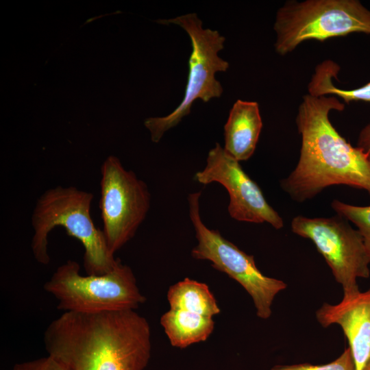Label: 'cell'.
<instances>
[{"label": "cell", "instance_id": "1", "mask_svg": "<svg viewBox=\"0 0 370 370\" xmlns=\"http://www.w3.org/2000/svg\"><path fill=\"white\" fill-rule=\"evenodd\" d=\"M43 341L68 370H144L151 358L150 326L135 310L64 312Z\"/></svg>", "mask_w": 370, "mask_h": 370}, {"label": "cell", "instance_id": "12", "mask_svg": "<svg viewBox=\"0 0 370 370\" xmlns=\"http://www.w3.org/2000/svg\"><path fill=\"white\" fill-rule=\"evenodd\" d=\"M262 127L257 102L237 100L224 126V149L238 161L253 155Z\"/></svg>", "mask_w": 370, "mask_h": 370}, {"label": "cell", "instance_id": "4", "mask_svg": "<svg viewBox=\"0 0 370 370\" xmlns=\"http://www.w3.org/2000/svg\"><path fill=\"white\" fill-rule=\"evenodd\" d=\"M80 267L69 260L59 266L44 284L64 312H99L135 310L146 301L131 268L121 263L102 275H83Z\"/></svg>", "mask_w": 370, "mask_h": 370}, {"label": "cell", "instance_id": "2", "mask_svg": "<svg viewBox=\"0 0 370 370\" xmlns=\"http://www.w3.org/2000/svg\"><path fill=\"white\" fill-rule=\"evenodd\" d=\"M345 108L334 96L303 97L296 123L301 136L299 159L295 169L280 181L282 190L302 203L332 185L365 190L370 196V162L332 125L330 110Z\"/></svg>", "mask_w": 370, "mask_h": 370}, {"label": "cell", "instance_id": "11", "mask_svg": "<svg viewBox=\"0 0 370 370\" xmlns=\"http://www.w3.org/2000/svg\"><path fill=\"white\" fill-rule=\"evenodd\" d=\"M315 316L323 328L334 324L341 328L347 339L356 370H362L370 357V286L363 292L343 295L338 304L323 303Z\"/></svg>", "mask_w": 370, "mask_h": 370}, {"label": "cell", "instance_id": "14", "mask_svg": "<svg viewBox=\"0 0 370 370\" xmlns=\"http://www.w3.org/2000/svg\"><path fill=\"white\" fill-rule=\"evenodd\" d=\"M167 299L170 309L186 310L212 318L221 312L208 286L188 278L169 287Z\"/></svg>", "mask_w": 370, "mask_h": 370}, {"label": "cell", "instance_id": "8", "mask_svg": "<svg viewBox=\"0 0 370 370\" xmlns=\"http://www.w3.org/2000/svg\"><path fill=\"white\" fill-rule=\"evenodd\" d=\"M101 175L102 232L108 251L114 255L134 236L146 218L151 196L145 182L126 170L116 156L105 160Z\"/></svg>", "mask_w": 370, "mask_h": 370}, {"label": "cell", "instance_id": "19", "mask_svg": "<svg viewBox=\"0 0 370 370\" xmlns=\"http://www.w3.org/2000/svg\"><path fill=\"white\" fill-rule=\"evenodd\" d=\"M357 147L362 151L370 162V122L360 131Z\"/></svg>", "mask_w": 370, "mask_h": 370}, {"label": "cell", "instance_id": "15", "mask_svg": "<svg viewBox=\"0 0 370 370\" xmlns=\"http://www.w3.org/2000/svg\"><path fill=\"white\" fill-rule=\"evenodd\" d=\"M339 71L340 66L332 60H326L319 64L308 86L309 95H337L347 103L353 101L370 102V82L352 90H343L334 86L332 78L337 77Z\"/></svg>", "mask_w": 370, "mask_h": 370}, {"label": "cell", "instance_id": "10", "mask_svg": "<svg viewBox=\"0 0 370 370\" xmlns=\"http://www.w3.org/2000/svg\"><path fill=\"white\" fill-rule=\"evenodd\" d=\"M239 162L217 143L208 152L206 166L194 178L204 185L217 182L225 188L230 195L227 210L232 219L254 223L266 222L276 230L281 229L284 225L282 217Z\"/></svg>", "mask_w": 370, "mask_h": 370}, {"label": "cell", "instance_id": "6", "mask_svg": "<svg viewBox=\"0 0 370 370\" xmlns=\"http://www.w3.org/2000/svg\"><path fill=\"white\" fill-rule=\"evenodd\" d=\"M158 22L182 27L190 37L192 52L188 61L185 93L180 104L166 116L151 117L145 121V125L154 143H158L166 131L177 125L190 112L192 104L196 99L208 102L212 98L221 97L223 87L214 75L218 71H225L229 67V63L218 56L219 51L224 47L225 38L216 30L204 29L201 21L195 13Z\"/></svg>", "mask_w": 370, "mask_h": 370}, {"label": "cell", "instance_id": "7", "mask_svg": "<svg viewBox=\"0 0 370 370\" xmlns=\"http://www.w3.org/2000/svg\"><path fill=\"white\" fill-rule=\"evenodd\" d=\"M201 194V191L195 192L188 197L189 217L197 240V245L191 251L192 256L211 262L214 269L238 282L251 297L256 315L262 319H269L274 299L286 288V283L263 274L253 256L241 250L218 230L204 225L199 214Z\"/></svg>", "mask_w": 370, "mask_h": 370}, {"label": "cell", "instance_id": "9", "mask_svg": "<svg viewBox=\"0 0 370 370\" xmlns=\"http://www.w3.org/2000/svg\"><path fill=\"white\" fill-rule=\"evenodd\" d=\"M348 221L337 214L317 218L299 215L291 221L293 232L310 240L325 258L343 295L360 291L357 280L370 276V257L363 238Z\"/></svg>", "mask_w": 370, "mask_h": 370}, {"label": "cell", "instance_id": "17", "mask_svg": "<svg viewBox=\"0 0 370 370\" xmlns=\"http://www.w3.org/2000/svg\"><path fill=\"white\" fill-rule=\"evenodd\" d=\"M270 370H356L354 358L349 347H347L334 360L323 365L299 363L293 365H278Z\"/></svg>", "mask_w": 370, "mask_h": 370}, {"label": "cell", "instance_id": "3", "mask_svg": "<svg viewBox=\"0 0 370 370\" xmlns=\"http://www.w3.org/2000/svg\"><path fill=\"white\" fill-rule=\"evenodd\" d=\"M93 195L75 186H58L45 190L38 198L32 215L34 234L31 247L36 260L48 264V236L57 226L77 239L84 249V267L88 275L110 271L119 259L108 251L102 230L90 214Z\"/></svg>", "mask_w": 370, "mask_h": 370}, {"label": "cell", "instance_id": "20", "mask_svg": "<svg viewBox=\"0 0 370 370\" xmlns=\"http://www.w3.org/2000/svg\"><path fill=\"white\" fill-rule=\"evenodd\" d=\"M362 370H370V357L363 367Z\"/></svg>", "mask_w": 370, "mask_h": 370}, {"label": "cell", "instance_id": "18", "mask_svg": "<svg viewBox=\"0 0 370 370\" xmlns=\"http://www.w3.org/2000/svg\"><path fill=\"white\" fill-rule=\"evenodd\" d=\"M12 370H68L53 358L46 357L16 363Z\"/></svg>", "mask_w": 370, "mask_h": 370}, {"label": "cell", "instance_id": "16", "mask_svg": "<svg viewBox=\"0 0 370 370\" xmlns=\"http://www.w3.org/2000/svg\"><path fill=\"white\" fill-rule=\"evenodd\" d=\"M331 206L337 214L347 219L357 227L370 257V206H354L334 199Z\"/></svg>", "mask_w": 370, "mask_h": 370}, {"label": "cell", "instance_id": "5", "mask_svg": "<svg viewBox=\"0 0 370 370\" xmlns=\"http://www.w3.org/2000/svg\"><path fill=\"white\" fill-rule=\"evenodd\" d=\"M273 28L275 50L284 56L310 39L370 34V10L357 0L289 1L278 10Z\"/></svg>", "mask_w": 370, "mask_h": 370}, {"label": "cell", "instance_id": "13", "mask_svg": "<svg viewBox=\"0 0 370 370\" xmlns=\"http://www.w3.org/2000/svg\"><path fill=\"white\" fill-rule=\"evenodd\" d=\"M160 323L171 345L180 349L206 341L214 328L212 317L173 309L162 314Z\"/></svg>", "mask_w": 370, "mask_h": 370}]
</instances>
